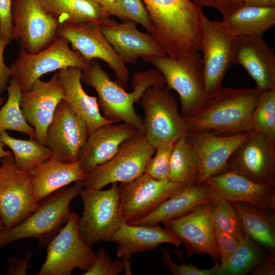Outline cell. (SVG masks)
<instances>
[{
	"label": "cell",
	"mask_w": 275,
	"mask_h": 275,
	"mask_svg": "<svg viewBox=\"0 0 275 275\" xmlns=\"http://www.w3.org/2000/svg\"><path fill=\"white\" fill-rule=\"evenodd\" d=\"M64 88L57 72L47 81L36 80L29 90L22 92L20 107L26 122L35 129L36 139L46 145V132L59 103L64 99Z\"/></svg>",
	"instance_id": "18"
},
{
	"label": "cell",
	"mask_w": 275,
	"mask_h": 275,
	"mask_svg": "<svg viewBox=\"0 0 275 275\" xmlns=\"http://www.w3.org/2000/svg\"><path fill=\"white\" fill-rule=\"evenodd\" d=\"M13 0H0V38H12V7Z\"/></svg>",
	"instance_id": "43"
},
{
	"label": "cell",
	"mask_w": 275,
	"mask_h": 275,
	"mask_svg": "<svg viewBox=\"0 0 275 275\" xmlns=\"http://www.w3.org/2000/svg\"><path fill=\"white\" fill-rule=\"evenodd\" d=\"M99 4L105 12L111 7L116 0H92Z\"/></svg>",
	"instance_id": "48"
},
{
	"label": "cell",
	"mask_w": 275,
	"mask_h": 275,
	"mask_svg": "<svg viewBox=\"0 0 275 275\" xmlns=\"http://www.w3.org/2000/svg\"><path fill=\"white\" fill-rule=\"evenodd\" d=\"M5 229V226L4 225H0V232L3 231Z\"/></svg>",
	"instance_id": "51"
},
{
	"label": "cell",
	"mask_w": 275,
	"mask_h": 275,
	"mask_svg": "<svg viewBox=\"0 0 275 275\" xmlns=\"http://www.w3.org/2000/svg\"><path fill=\"white\" fill-rule=\"evenodd\" d=\"M4 98L2 97V96H0V106L2 105V104L4 102Z\"/></svg>",
	"instance_id": "50"
},
{
	"label": "cell",
	"mask_w": 275,
	"mask_h": 275,
	"mask_svg": "<svg viewBox=\"0 0 275 275\" xmlns=\"http://www.w3.org/2000/svg\"><path fill=\"white\" fill-rule=\"evenodd\" d=\"M31 171L32 195L38 203L72 182L83 181L87 176L80 169L79 161L66 163L54 157L40 163Z\"/></svg>",
	"instance_id": "27"
},
{
	"label": "cell",
	"mask_w": 275,
	"mask_h": 275,
	"mask_svg": "<svg viewBox=\"0 0 275 275\" xmlns=\"http://www.w3.org/2000/svg\"><path fill=\"white\" fill-rule=\"evenodd\" d=\"M80 196L84 210L79 217V228L84 241L91 248L101 241H113L124 223L120 214L117 183H112L106 190L84 187Z\"/></svg>",
	"instance_id": "5"
},
{
	"label": "cell",
	"mask_w": 275,
	"mask_h": 275,
	"mask_svg": "<svg viewBox=\"0 0 275 275\" xmlns=\"http://www.w3.org/2000/svg\"><path fill=\"white\" fill-rule=\"evenodd\" d=\"M81 80L97 93L99 108L104 118L115 123H127L143 133V119L136 113L134 104L140 102L148 88L166 86L162 75L156 69H150L135 73L131 82L133 90L127 92L121 83L111 79L97 59L89 61L82 70Z\"/></svg>",
	"instance_id": "1"
},
{
	"label": "cell",
	"mask_w": 275,
	"mask_h": 275,
	"mask_svg": "<svg viewBox=\"0 0 275 275\" xmlns=\"http://www.w3.org/2000/svg\"><path fill=\"white\" fill-rule=\"evenodd\" d=\"M211 204L214 228L232 235L239 240L248 236L231 202L215 193Z\"/></svg>",
	"instance_id": "35"
},
{
	"label": "cell",
	"mask_w": 275,
	"mask_h": 275,
	"mask_svg": "<svg viewBox=\"0 0 275 275\" xmlns=\"http://www.w3.org/2000/svg\"><path fill=\"white\" fill-rule=\"evenodd\" d=\"M57 73L64 88V100L71 111L85 121L89 135L103 125L115 123L101 114L98 98L89 95L84 91L80 68L70 67L60 69Z\"/></svg>",
	"instance_id": "25"
},
{
	"label": "cell",
	"mask_w": 275,
	"mask_h": 275,
	"mask_svg": "<svg viewBox=\"0 0 275 275\" xmlns=\"http://www.w3.org/2000/svg\"><path fill=\"white\" fill-rule=\"evenodd\" d=\"M155 150L139 131L121 145L114 157L87 174L84 187L101 189L109 184L134 180L145 173Z\"/></svg>",
	"instance_id": "6"
},
{
	"label": "cell",
	"mask_w": 275,
	"mask_h": 275,
	"mask_svg": "<svg viewBox=\"0 0 275 275\" xmlns=\"http://www.w3.org/2000/svg\"><path fill=\"white\" fill-rule=\"evenodd\" d=\"M199 176L197 156L187 135L183 136L174 143L168 179L189 186L198 184Z\"/></svg>",
	"instance_id": "31"
},
{
	"label": "cell",
	"mask_w": 275,
	"mask_h": 275,
	"mask_svg": "<svg viewBox=\"0 0 275 275\" xmlns=\"http://www.w3.org/2000/svg\"><path fill=\"white\" fill-rule=\"evenodd\" d=\"M31 171L19 169L13 155L0 161V214L5 229L21 222L39 206L32 195Z\"/></svg>",
	"instance_id": "11"
},
{
	"label": "cell",
	"mask_w": 275,
	"mask_h": 275,
	"mask_svg": "<svg viewBox=\"0 0 275 275\" xmlns=\"http://www.w3.org/2000/svg\"><path fill=\"white\" fill-rule=\"evenodd\" d=\"M136 23H119L107 18L101 32L125 64L134 63L140 57L167 56L151 34L140 32Z\"/></svg>",
	"instance_id": "20"
},
{
	"label": "cell",
	"mask_w": 275,
	"mask_h": 275,
	"mask_svg": "<svg viewBox=\"0 0 275 275\" xmlns=\"http://www.w3.org/2000/svg\"><path fill=\"white\" fill-rule=\"evenodd\" d=\"M106 12L108 17L116 16L122 22L133 21L140 23L150 32V18L141 0H116Z\"/></svg>",
	"instance_id": "37"
},
{
	"label": "cell",
	"mask_w": 275,
	"mask_h": 275,
	"mask_svg": "<svg viewBox=\"0 0 275 275\" xmlns=\"http://www.w3.org/2000/svg\"><path fill=\"white\" fill-rule=\"evenodd\" d=\"M114 124L103 125L89 135L78 161L85 174L111 159L121 145L139 131L127 123Z\"/></svg>",
	"instance_id": "23"
},
{
	"label": "cell",
	"mask_w": 275,
	"mask_h": 275,
	"mask_svg": "<svg viewBox=\"0 0 275 275\" xmlns=\"http://www.w3.org/2000/svg\"><path fill=\"white\" fill-rule=\"evenodd\" d=\"M5 146V145L2 141L0 138V161L1 159L4 157L9 156V155H13V153L12 152L10 151H7L4 149Z\"/></svg>",
	"instance_id": "49"
},
{
	"label": "cell",
	"mask_w": 275,
	"mask_h": 275,
	"mask_svg": "<svg viewBox=\"0 0 275 275\" xmlns=\"http://www.w3.org/2000/svg\"><path fill=\"white\" fill-rule=\"evenodd\" d=\"M215 240L220 257L224 264L237 247L239 240L232 235L214 228Z\"/></svg>",
	"instance_id": "41"
},
{
	"label": "cell",
	"mask_w": 275,
	"mask_h": 275,
	"mask_svg": "<svg viewBox=\"0 0 275 275\" xmlns=\"http://www.w3.org/2000/svg\"><path fill=\"white\" fill-rule=\"evenodd\" d=\"M57 34L67 40L86 61L97 59L105 62L122 85L129 81L128 69L101 32L100 25L63 23L59 24Z\"/></svg>",
	"instance_id": "14"
},
{
	"label": "cell",
	"mask_w": 275,
	"mask_h": 275,
	"mask_svg": "<svg viewBox=\"0 0 275 275\" xmlns=\"http://www.w3.org/2000/svg\"><path fill=\"white\" fill-rule=\"evenodd\" d=\"M89 134L85 121L63 99L57 106L46 132V145L61 161H78Z\"/></svg>",
	"instance_id": "17"
},
{
	"label": "cell",
	"mask_w": 275,
	"mask_h": 275,
	"mask_svg": "<svg viewBox=\"0 0 275 275\" xmlns=\"http://www.w3.org/2000/svg\"><path fill=\"white\" fill-rule=\"evenodd\" d=\"M243 5L257 7H275V0H242Z\"/></svg>",
	"instance_id": "47"
},
{
	"label": "cell",
	"mask_w": 275,
	"mask_h": 275,
	"mask_svg": "<svg viewBox=\"0 0 275 275\" xmlns=\"http://www.w3.org/2000/svg\"><path fill=\"white\" fill-rule=\"evenodd\" d=\"M89 64L80 53L69 47L65 38L58 37L49 46L35 53L20 50L11 65V79L20 86L22 92L43 75L70 67L86 69Z\"/></svg>",
	"instance_id": "10"
},
{
	"label": "cell",
	"mask_w": 275,
	"mask_h": 275,
	"mask_svg": "<svg viewBox=\"0 0 275 275\" xmlns=\"http://www.w3.org/2000/svg\"><path fill=\"white\" fill-rule=\"evenodd\" d=\"M245 234L269 251L275 250V212L243 202H232Z\"/></svg>",
	"instance_id": "28"
},
{
	"label": "cell",
	"mask_w": 275,
	"mask_h": 275,
	"mask_svg": "<svg viewBox=\"0 0 275 275\" xmlns=\"http://www.w3.org/2000/svg\"><path fill=\"white\" fill-rule=\"evenodd\" d=\"M237 36L223 22L204 17L201 49L205 92L211 98L223 87V79L234 64Z\"/></svg>",
	"instance_id": "9"
},
{
	"label": "cell",
	"mask_w": 275,
	"mask_h": 275,
	"mask_svg": "<svg viewBox=\"0 0 275 275\" xmlns=\"http://www.w3.org/2000/svg\"><path fill=\"white\" fill-rule=\"evenodd\" d=\"M198 6L212 7L226 17L243 5L242 0H192Z\"/></svg>",
	"instance_id": "42"
},
{
	"label": "cell",
	"mask_w": 275,
	"mask_h": 275,
	"mask_svg": "<svg viewBox=\"0 0 275 275\" xmlns=\"http://www.w3.org/2000/svg\"><path fill=\"white\" fill-rule=\"evenodd\" d=\"M184 186L169 179L157 180L144 173L118 186L123 222L132 224L155 210Z\"/></svg>",
	"instance_id": "12"
},
{
	"label": "cell",
	"mask_w": 275,
	"mask_h": 275,
	"mask_svg": "<svg viewBox=\"0 0 275 275\" xmlns=\"http://www.w3.org/2000/svg\"><path fill=\"white\" fill-rule=\"evenodd\" d=\"M59 24L86 23L101 25L108 17L105 11L92 0H38Z\"/></svg>",
	"instance_id": "29"
},
{
	"label": "cell",
	"mask_w": 275,
	"mask_h": 275,
	"mask_svg": "<svg viewBox=\"0 0 275 275\" xmlns=\"http://www.w3.org/2000/svg\"><path fill=\"white\" fill-rule=\"evenodd\" d=\"M13 40L20 50L37 53L58 37L59 22L43 9L38 0H13L12 7Z\"/></svg>",
	"instance_id": "13"
},
{
	"label": "cell",
	"mask_w": 275,
	"mask_h": 275,
	"mask_svg": "<svg viewBox=\"0 0 275 275\" xmlns=\"http://www.w3.org/2000/svg\"><path fill=\"white\" fill-rule=\"evenodd\" d=\"M267 258H265L262 262L252 270L254 275H274L275 274V258L274 251H270Z\"/></svg>",
	"instance_id": "46"
},
{
	"label": "cell",
	"mask_w": 275,
	"mask_h": 275,
	"mask_svg": "<svg viewBox=\"0 0 275 275\" xmlns=\"http://www.w3.org/2000/svg\"><path fill=\"white\" fill-rule=\"evenodd\" d=\"M0 138L12 151L17 167L24 171H30L40 163L54 157L45 145L35 138L28 140L17 139L10 136L7 131L0 132Z\"/></svg>",
	"instance_id": "32"
},
{
	"label": "cell",
	"mask_w": 275,
	"mask_h": 275,
	"mask_svg": "<svg viewBox=\"0 0 275 275\" xmlns=\"http://www.w3.org/2000/svg\"><path fill=\"white\" fill-rule=\"evenodd\" d=\"M252 123L255 131L275 141V89L260 92Z\"/></svg>",
	"instance_id": "36"
},
{
	"label": "cell",
	"mask_w": 275,
	"mask_h": 275,
	"mask_svg": "<svg viewBox=\"0 0 275 275\" xmlns=\"http://www.w3.org/2000/svg\"><path fill=\"white\" fill-rule=\"evenodd\" d=\"M8 99L0 108V132L11 130L36 138L35 129L26 122L20 107L22 91L19 85L10 79L7 88Z\"/></svg>",
	"instance_id": "34"
},
{
	"label": "cell",
	"mask_w": 275,
	"mask_h": 275,
	"mask_svg": "<svg viewBox=\"0 0 275 275\" xmlns=\"http://www.w3.org/2000/svg\"><path fill=\"white\" fill-rule=\"evenodd\" d=\"M260 91L222 87L201 111L185 120L189 131L231 135L254 131L252 114Z\"/></svg>",
	"instance_id": "2"
},
{
	"label": "cell",
	"mask_w": 275,
	"mask_h": 275,
	"mask_svg": "<svg viewBox=\"0 0 275 275\" xmlns=\"http://www.w3.org/2000/svg\"><path fill=\"white\" fill-rule=\"evenodd\" d=\"M124 270L123 260L113 261L111 256L104 249L100 248L96 252V257L91 267L84 275H118Z\"/></svg>",
	"instance_id": "39"
},
{
	"label": "cell",
	"mask_w": 275,
	"mask_h": 275,
	"mask_svg": "<svg viewBox=\"0 0 275 275\" xmlns=\"http://www.w3.org/2000/svg\"><path fill=\"white\" fill-rule=\"evenodd\" d=\"M139 102L144 112V134L151 146L156 148L160 144L174 143L188 135L186 121L167 87L148 88Z\"/></svg>",
	"instance_id": "7"
},
{
	"label": "cell",
	"mask_w": 275,
	"mask_h": 275,
	"mask_svg": "<svg viewBox=\"0 0 275 275\" xmlns=\"http://www.w3.org/2000/svg\"><path fill=\"white\" fill-rule=\"evenodd\" d=\"M162 259L171 273L173 275H215L219 263H214V266L209 269H199L193 264L187 265L183 261L182 255L178 253L179 257L182 260V264H177L174 263L171 258L170 253L162 248Z\"/></svg>",
	"instance_id": "40"
},
{
	"label": "cell",
	"mask_w": 275,
	"mask_h": 275,
	"mask_svg": "<svg viewBox=\"0 0 275 275\" xmlns=\"http://www.w3.org/2000/svg\"><path fill=\"white\" fill-rule=\"evenodd\" d=\"M254 132L219 135L203 131H189L187 136L199 164L198 184L225 172L227 162L231 155Z\"/></svg>",
	"instance_id": "19"
},
{
	"label": "cell",
	"mask_w": 275,
	"mask_h": 275,
	"mask_svg": "<svg viewBox=\"0 0 275 275\" xmlns=\"http://www.w3.org/2000/svg\"><path fill=\"white\" fill-rule=\"evenodd\" d=\"M234 64L242 66L260 91L275 89V54L261 36H238Z\"/></svg>",
	"instance_id": "21"
},
{
	"label": "cell",
	"mask_w": 275,
	"mask_h": 275,
	"mask_svg": "<svg viewBox=\"0 0 275 275\" xmlns=\"http://www.w3.org/2000/svg\"><path fill=\"white\" fill-rule=\"evenodd\" d=\"M84 187L82 181H77L72 186H65L43 199L38 209L23 221L0 232V249L25 238H36L41 246L46 248L67 223L71 213L70 203L80 195Z\"/></svg>",
	"instance_id": "3"
},
{
	"label": "cell",
	"mask_w": 275,
	"mask_h": 275,
	"mask_svg": "<svg viewBox=\"0 0 275 275\" xmlns=\"http://www.w3.org/2000/svg\"><path fill=\"white\" fill-rule=\"evenodd\" d=\"M214 192L232 202H243L267 210H275V184L253 182L234 172L227 171L206 181Z\"/></svg>",
	"instance_id": "22"
},
{
	"label": "cell",
	"mask_w": 275,
	"mask_h": 275,
	"mask_svg": "<svg viewBox=\"0 0 275 275\" xmlns=\"http://www.w3.org/2000/svg\"><path fill=\"white\" fill-rule=\"evenodd\" d=\"M113 242L118 245L117 256L127 259L134 254L153 250L163 243L176 247L181 244L179 238L172 231L159 224L137 225L123 223L115 234Z\"/></svg>",
	"instance_id": "24"
},
{
	"label": "cell",
	"mask_w": 275,
	"mask_h": 275,
	"mask_svg": "<svg viewBox=\"0 0 275 275\" xmlns=\"http://www.w3.org/2000/svg\"><path fill=\"white\" fill-rule=\"evenodd\" d=\"M79 217L71 212L67 223L46 247V259L37 275H70L75 268L86 271L93 265L96 252L81 236Z\"/></svg>",
	"instance_id": "8"
},
{
	"label": "cell",
	"mask_w": 275,
	"mask_h": 275,
	"mask_svg": "<svg viewBox=\"0 0 275 275\" xmlns=\"http://www.w3.org/2000/svg\"><path fill=\"white\" fill-rule=\"evenodd\" d=\"M223 22L237 36H261L275 24V7L243 5Z\"/></svg>",
	"instance_id": "30"
},
{
	"label": "cell",
	"mask_w": 275,
	"mask_h": 275,
	"mask_svg": "<svg viewBox=\"0 0 275 275\" xmlns=\"http://www.w3.org/2000/svg\"><path fill=\"white\" fill-rule=\"evenodd\" d=\"M143 59L162 75L168 89L177 92L181 103L180 113L183 119L193 117L207 105L210 98L205 92L200 51L178 57L167 55Z\"/></svg>",
	"instance_id": "4"
},
{
	"label": "cell",
	"mask_w": 275,
	"mask_h": 275,
	"mask_svg": "<svg viewBox=\"0 0 275 275\" xmlns=\"http://www.w3.org/2000/svg\"><path fill=\"white\" fill-rule=\"evenodd\" d=\"M174 143H163L155 148V153L147 166L145 173L157 180L168 178Z\"/></svg>",
	"instance_id": "38"
},
{
	"label": "cell",
	"mask_w": 275,
	"mask_h": 275,
	"mask_svg": "<svg viewBox=\"0 0 275 275\" xmlns=\"http://www.w3.org/2000/svg\"><path fill=\"white\" fill-rule=\"evenodd\" d=\"M214 195V190L206 182L184 186L151 213L132 225H156L179 217L210 201Z\"/></svg>",
	"instance_id": "26"
},
{
	"label": "cell",
	"mask_w": 275,
	"mask_h": 275,
	"mask_svg": "<svg viewBox=\"0 0 275 275\" xmlns=\"http://www.w3.org/2000/svg\"><path fill=\"white\" fill-rule=\"evenodd\" d=\"M12 40L8 38H0V95L3 93L8 87L11 79V70L5 63L4 53L7 46Z\"/></svg>",
	"instance_id": "44"
},
{
	"label": "cell",
	"mask_w": 275,
	"mask_h": 275,
	"mask_svg": "<svg viewBox=\"0 0 275 275\" xmlns=\"http://www.w3.org/2000/svg\"><path fill=\"white\" fill-rule=\"evenodd\" d=\"M31 252L26 253L25 258H10L8 261L9 268L7 274L9 275H25L31 266L29 261L32 257Z\"/></svg>",
	"instance_id": "45"
},
{
	"label": "cell",
	"mask_w": 275,
	"mask_h": 275,
	"mask_svg": "<svg viewBox=\"0 0 275 275\" xmlns=\"http://www.w3.org/2000/svg\"><path fill=\"white\" fill-rule=\"evenodd\" d=\"M211 201L188 214L162 223L177 236L188 257L195 254H206L215 263L220 264L215 240Z\"/></svg>",
	"instance_id": "16"
},
{
	"label": "cell",
	"mask_w": 275,
	"mask_h": 275,
	"mask_svg": "<svg viewBox=\"0 0 275 275\" xmlns=\"http://www.w3.org/2000/svg\"><path fill=\"white\" fill-rule=\"evenodd\" d=\"M227 171L256 183L275 184V141L255 131L231 155Z\"/></svg>",
	"instance_id": "15"
},
{
	"label": "cell",
	"mask_w": 275,
	"mask_h": 275,
	"mask_svg": "<svg viewBox=\"0 0 275 275\" xmlns=\"http://www.w3.org/2000/svg\"><path fill=\"white\" fill-rule=\"evenodd\" d=\"M265 258L260 246L248 236L239 243L228 260L219 264L216 275H240L253 270Z\"/></svg>",
	"instance_id": "33"
},
{
	"label": "cell",
	"mask_w": 275,
	"mask_h": 275,
	"mask_svg": "<svg viewBox=\"0 0 275 275\" xmlns=\"http://www.w3.org/2000/svg\"><path fill=\"white\" fill-rule=\"evenodd\" d=\"M4 225V224L3 223L2 218L0 214V225Z\"/></svg>",
	"instance_id": "52"
}]
</instances>
